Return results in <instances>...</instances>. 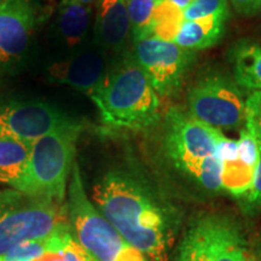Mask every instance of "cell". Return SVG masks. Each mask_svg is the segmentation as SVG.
Here are the masks:
<instances>
[{
	"label": "cell",
	"mask_w": 261,
	"mask_h": 261,
	"mask_svg": "<svg viewBox=\"0 0 261 261\" xmlns=\"http://www.w3.org/2000/svg\"><path fill=\"white\" fill-rule=\"evenodd\" d=\"M110 63L108 55L96 45H86L69 57L51 63L46 77L51 83L64 85L91 96L106 76Z\"/></svg>",
	"instance_id": "cell-12"
},
{
	"label": "cell",
	"mask_w": 261,
	"mask_h": 261,
	"mask_svg": "<svg viewBox=\"0 0 261 261\" xmlns=\"http://www.w3.org/2000/svg\"><path fill=\"white\" fill-rule=\"evenodd\" d=\"M130 23V41L150 35L152 14L159 0H125Z\"/></svg>",
	"instance_id": "cell-20"
},
{
	"label": "cell",
	"mask_w": 261,
	"mask_h": 261,
	"mask_svg": "<svg viewBox=\"0 0 261 261\" xmlns=\"http://www.w3.org/2000/svg\"><path fill=\"white\" fill-rule=\"evenodd\" d=\"M92 202L150 261H168L180 219L177 208L135 168L114 167L92 188Z\"/></svg>",
	"instance_id": "cell-1"
},
{
	"label": "cell",
	"mask_w": 261,
	"mask_h": 261,
	"mask_svg": "<svg viewBox=\"0 0 261 261\" xmlns=\"http://www.w3.org/2000/svg\"><path fill=\"white\" fill-rule=\"evenodd\" d=\"M93 35V44L107 55L117 57L125 54L130 39V23L125 0H98Z\"/></svg>",
	"instance_id": "cell-13"
},
{
	"label": "cell",
	"mask_w": 261,
	"mask_h": 261,
	"mask_svg": "<svg viewBox=\"0 0 261 261\" xmlns=\"http://www.w3.org/2000/svg\"><path fill=\"white\" fill-rule=\"evenodd\" d=\"M238 145V160L247 165L248 167L256 169L257 162H259L260 150L259 143L247 127L244 126L240 130V137L237 139Z\"/></svg>",
	"instance_id": "cell-23"
},
{
	"label": "cell",
	"mask_w": 261,
	"mask_h": 261,
	"mask_svg": "<svg viewBox=\"0 0 261 261\" xmlns=\"http://www.w3.org/2000/svg\"><path fill=\"white\" fill-rule=\"evenodd\" d=\"M238 14L244 16L261 15V0H230Z\"/></svg>",
	"instance_id": "cell-25"
},
{
	"label": "cell",
	"mask_w": 261,
	"mask_h": 261,
	"mask_svg": "<svg viewBox=\"0 0 261 261\" xmlns=\"http://www.w3.org/2000/svg\"><path fill=\"white\" fill-rule=\"evenodd\" d=\"M85 123L44 136L32 145L27 167L16 190L65 203L67 182L76 156V142Z\"/></svg>",
	"instance_id": "cell-4"
},
{
	"label": "cell",
	"mask_w": 261,
	"mask_h": 261,
	"mask_svg": "<svg viewBox=\"0 0 261 261\" xmlns=\"http://www.w3.org/2000/svg\"><path fill=\"white\" fill-rule=\"evenodd\" d=\"M223 135L188 110L169 108L161 127L162 152L179 173L203 190L217 194L223 190L221 163L217 156V145Z\"/></svg>",
	"instance_id": "cell-3"
},
{
	"label": "cell",
	"mask_w": 261,
	"mask_h": 261,
	"mask_svg": "<svg viewBox=\"0 0 261 261\" xmlns=\"http://www.w3.org/2000/svg\"><path fill=\"white\" fill-rule=\"evenodd\" d=\"M244 126L261 143V90L252 91L246 97Z\"/></svg>",
	"instance_id": "cell-22"
},
{
	"label": "cell",
	"mask_w": 261,
	"mask_h": 261,
	"mask_svg": "<svg viewBox=\"0 0 261 261\" xmlns=\"http://www.w3.org/2000/svg\"><path fill=\"white\" fill-rule=\"evenodd\" d=\"M244 108L242 89L233 77L220 71L200 75L188 91V112L221 132L242 126Z\"/></svg>",
	"instance_id": "cell-8"
},
{
	"label": "cell",
	"mask_w": 261,
	"mask_h": 261,
	"mask_svg": "<svg viewBox=\"0 0 261 261\" xmlns=\"http://www.w3.org/2000/svg\"><path fill=\"white\" fill-rule=\"evenodd\" d=\"M70 230L67 202L57 203L12 188L0 190V254L19 243Z\"/></svg>",
	"instance_id": "cell-5"
},
{
	"label": "cell",
	"mask_w": 261,
	"mask_h": 261,
	"mask_svg": "<svg viewBox=\"0 0 261 261\" xmlns=\"http://www.w3.org/2000/svg\"><path fill=\"white\" fill-rule=\"evenodd\" d=\"M63 247L58 248V249L48 250L47 253H45L44 255L38 257V259L34 260V261H64L63 250H62V249H63Z\"/></svg>",
	"instance_id": "cell-26"
},
{
	"label": "cell",
	"mask_w": 261,
	"mask_h": 261,
	"mask_svg": "<svg viewBox=\"0 0 261 261\" xmlns=\"http://www.w3.org/2000/svg\"><path fill=\"white\" fill-rule=\"evenodd\" d=\"M79 2L83 3V4H86V5H91L93 6L96 3L98 2V0H79Z\"/></svg>",
	"instance_id": "cell-28"
},
{
	"label": "cell",
	"mask_w": 261,
	"mask_h": 261,
	"mask_svg": "<svg viewBox=\"0 0 261 261\" xmlns=\"http://www.w3.org/2000/svg\"><path fill=\"white\" fill-rule=\"evenodd\" d=\"M70 233H73L71 230L56 233L51 237L42 238V240L27 241V242L19 243L9 249L8 252L0 254V261H34L47 253L48 250L63 247Z\"/></svg>",
	"instance_id": "cell-19"
},
{
	"label": "cell",
	"mask_w": 261,
	"mask_h": 261,
	"mask_svg": "<svg viewBox=\"0 0 261 261\" xmlns=\"http://www.w3.org/2000/svg\"><path fill=\"white\" fill-rule=\"evenodd\" d=\"M67 208L75 240L96 261H149L127 242L90 200L76 161L68 187Z\"/></svg>",
	"instance_id": "cell-6"
},
{
	"label": "cell",
	"mask_w": 261,
	"mask_h": 261,
	"mask_svg": "<svg viewBox=\"0 0 261 261\" xmlns=\"http://www.w3.org/2000/svg\"><path fill=\"white\" fill-rule=\"evenodd\" d=\"M247 261H255L254 259H249V260H247Z\"/></svg>",
	"instance_id": "cell-29"
},
{
	"label": "cell",
	"mask_w": 261,
	"mask_h": 261,
	"mask_svg": "<svg viewBox=\"0 0 261 261\" xmlns=\"http://www.w3.org/2000/svg\"><path fill=\"white\" fill-rule=\"evenodd\" d=\"M233 80L241 89L261 90V45L241 40L228 52Z\"/></svg>",
	"instance_id": "cell-16"
},
{
	"label": "cell",
	"mask_w": 261,
	"mask_h": 261,
	"mask_svg": "<svg viewBox=\"0 0 261 261\" xmlns=\"http://www.w3.org/2000/svg\"><path fill=\"white\" fill-rule=\"evenodd\" d=\"M93 8L79 0H60L57 5L56 28L61 41L70 50H79L89 37Z\"/></svg>",
	"instance_id": "cell-14"
},
{
	"label": "cell",
	"mask_w": 261,
	"mask_h": 261,
	"mask_svg": "<svg viewBox=\"0 0 261 261\" xmlns=\"http://www.w3.org/2000/svg\"><path fill=\"white\" fill-rule=\"evenodd\" d=\"M169 2L173 3L174 5H177L179 9H181L182 11H184V10L187 9L192 2H195V0H169Z\"/></svg>",
	"instance_id": "cell-27"
},
{
	"label": "cell",
	"mask_w": 261,
	"mask_h": 261,
	"mask_svg": "<svg viewBox=\"0 0 261 261\" xmlns=\"http://www.w3.org/2000/svg\"><path fill=\"white\" fill-rule=\"evenodd\" d=\"M259 143L260 156L255 169V175H254L253 185L250 190L242 197V207L248 214H255L261 210V143Z\"/></svg>",
	"instance_id": "cell-24"
},
{
	"label": "cell",
	"mask_w": 261,
	"mask_h": 261,
	"mask_svg": "<svg viewBox=\"0 0 261 261\" xmlns=\"http://www.w3.org/2000/svg\"><path fill=\"white\" fill-rule=\"evenodd\" d=\"M55 104L40 99H9L0 103V135L29 145L51 132L83 125Z\"/></svg>",
	"instance_id": "cell-9"
},
{
	"label": "cell",
	"mask_w": 261,
	"mask_h": 261,
	"mask_svg": "<svg viewBox=\"0 0 261 261\" xmlns=\"http://www.w3.org/2000/svg\"><path fill=\"white\" fill-rule=\"evenodd\" d=\"M39 17V0H0V79L23 63Z\"/></svg>",
	"instance_id": "cell-11"
},
{
	"label": "cell",
	"mask_w": 261,
	"mask_h": 261,
	"mask_svg": "<svg viewBox=\"0 0 261 261\" xmlns=\"http://www.w3.org/2000/svg\"><path fill=\"white\" fill-rule=\"evenodd\" d=\"M184 11L169 0H159L152 14L150 35L160 40L174 41L184 23Z\"/></svg>",
	"instance_id": "cell-18"
},
{
	"label": "cell",
	"mask_w": 261,
	"mask_h": 261,
	"mask_svg": "<svg viewBox=\"0 0 261 261\" xmlns=\"http://www.w3.org/2000/svg\"><path fill=\"white\" fill-rule=\"evenodd\" d=\"M218 15H228V0H195L184 10L187 21Z\"/></svg>",
	"instance_id": "cell-21"
},
{
	"label": "cell",
	"mask_w": 261,
	"mask_h": 261,
	"mask_svg": "<svg viewBox=\"0 0 261 261\" xmlns=\"http://www.w3.org/2000/svg\"><path fill=\"white\" fill-rule=\"evenodd\" d=\"M130 52L160 98L177 96L195 57L194 51L154 37L133 40Z\"/></svg>",
	"instance_id": "cell-10"
},
{
	"label": "cell",
	"mask_w": 261,
	"mask_h": 261,
	"mask_svg": "<svg viewBox=\"0 0 261 261\" xmlns=\"http://www.w3.org/2000/svg\"><path fill=\"white\" fill-rule=\"evenodd\" d=\"M32 145L0 135V184L16 189L27 167Z\"/></svg>",
	"instance_id": "cell-17"
},
{
	"label": "cell",
	"mask_w": 261,
	"mask_h": 261,
	"mask_svg": "<svg viewBox=\"0 0 261 261\" xmlns=\"http://www.w3.org/2000/svg\"><path fill=\"white\" fill-rule=\"evenodd\" d=\"M242 230L230 217L205 214L185 231L175 261H247Z\"/></svg>",
	"instance_id": "cell-7"
},
{
	"label": "cell",
	"mask_w": 261,
	"mask_h": 261,
	"mask_svg": "<svg viewBox=\"0 0 261 261\" xmlns=\"http://www.w3.org/2000/svg\"><path fill=\"white\" fill-rule=\"evenodd\" d=\"M228 15L191 19L181 24L174 44L189 51H200L214 46L223 38Z\"/></svg>",
	"instance_id": "cell-15"
},
{
	"label": "cell",
	"mask_w": 261,
	"mask_h": 261,
	"mask_svg": "<svg viewBox=\"0 0 261 261\" xmlns=\"http://www.w3.org/2000/svg\"><path fill=\"white\" fill-rule=\"evenodd\" d=\"M100 121L112 129L143 130L161 120V98L132 52L115 57L90 96Z\"/></svg>",
	"instance_id": "cell-2"
}]
</instances>
